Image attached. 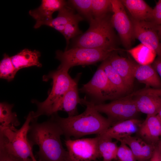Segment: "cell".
I'll list each match as a JSON object with an SVG mask.
<instances>
[{
    "label": "cell",
    "mask_w": 161,
    "mask_h": 161,
    "mask_svg": "<svg viewBox=\"0 0 161 161\" xmlns=\"http://www.w3.org/2000/svg\"><path fill=\"white\" fill-rule=\"evenodd\" d=\"M151 22L156 25H161V0L157 2L153 8Z\"/></svg>",
    "instance_id": "obj_32"
},
{
    "label": "cell",
    "mask_w": 161,
    "mask_h": 161,
    "mask_svg": "<svg viewBox=\"0 0 161 161\" xmlns=\"http://www.w3.org/2000/svg\"><path fill=\"white\" fill-rule=\"evenodd\" d=\"M66 5V1L64 0H42L39 7L30 10L29 12L30 15L36 21L34 28L37 29L42 25H46L53 18V13L59 11Z\"/></svg>",
    "instance_id": "obj_12"
},
{
    "label": "cell",
    "mask_w": 161,
    "mask_h": 161,
    "mask_svg": "<svg viewBox=\"0 0 161 161\" xmlns=\"http://www.w3.org/2000/svg\"><path fill=\"white\" fill-rule=\"evenodd\" d=\"M80 90L99 101L117 99L118 96L109 81L101 64L91 79L83 85Z\"/></svg>",
    "instance_id": "obj_9"
},
{
    "label": "cell",
    "mask_w": 161,
    "mask_h": 161,
    "mask_svg": "<svg viewBox=\"0 0 161 161\" xmlns=\"http://www.w3.org/2000/svg\"><path fill=\"white\" fill-rule=\"evenodd\" d=\"M63 131L51 118L39 123L32 120L28 137L33 145H38V161H67L68 154L63 147L61 136Z\"/></svg>",
    "instance_id": "obj_1"
},
{
    "label": "cell",
    "mask_w": 161,
    "mask_h": 161,
    "mask_svg": "<svg viewBox=\"0 0 161 161\" xmlns=\"http://www.w3.org/2000/svg\"><path fill=\"white\" fill-rule=\"evenodd\" d=\"M116 48L104 49L86 47H72L56 52V58L61 64L58 69L69 71L72 67L76 66L90 65L107 59Z\"/></svg>",
    "instance_id": "obj_6"
},
{
    "label": "cell",
    "mask_w": 161,
    "mask_h": 161,
    "mask_svg": "<svg viewBox=\"0 0 161 161\" xmlns=\"http://www.w3.org/2000/svg\"><path fill=\"white\" fill-rule=\"evenodd\" d=\"M141 121L133 118L117 123L97 135L102 139H115L118 141L132 136L137 132Z\"/></svg>",
    "instance_id": "obj_13"
},
{
    "label": "cell",
    "mask_w": 161,
    "mask_h": 161,
    "mask_svg": "<svg viewBox=\"0 0 161 161\" xmlns=\"http://www.w3.org/2000/svg\"><path fill=\"white\" fill-rule=\"evenodd\" d=\"M134 96H135L133 98L138 112L145 114L147 116L157 114L161 107V97L148 94Z\"/></svg>",
    "instance_id": "obj_19"
},
{
    "label": "cell",
    "mask_w": 161,
    "mask_h": 161,
    "mask_svg": "<svg viewBox=\"0 0 161 161\" xmlns=\"http://www.w3.org/2000/svg\"><path fill=\"white\" fill-rule=\"evenodd\" d=\"M98 138V150L103 161H112L116 158L118 148L117 143L112 139Z\"/></svg>",
    "instance_id": "obj_25"
},
{
    "label": "cell",
    "mask_w": 161,
    "mask_h": 161,
    "mask_svg": "<svg viewBox=\"0 0 161 161\" xmlns=\"http://www.w3.org/2000/svg\"><path fill=\"white\" fill-rule=\"evenodd\" d=\"M78 104H82V99L79 95L77 83L65 94L57 107L56 112L60 111L65 112L68 116L77 115V106Z\"/></svg>",
    "instance_id": "obj_21"
},
{
    "label": "cell",
    "mask_w": 161,
    "mask_h": 161,
    "mask_svg": "<svg viewBox=\"0 0 161 161\" xmlns=\"http://www.w3.org/2000/svg\"><path fill=\"white\" fill-rule=\"evenodd\" d=\"M89 23L88 30L74 40L73 47L116 48L111 18L106 14L94 18Z\"/></svg>",
    "instance_id": "obj_4"
},
{
    "label": "cell",
    "mask_w": 161,
    "mask_h": 161,
    "mask_svg": "<svg viewBox=\"0 0 161 161\" xmlns=\"http://www.w3.org/2000/svg\"><path fill=\"white\" fill-rule=\"evenodd\" d=\"M40 52L24 49L11 57L13 64L18 72L22 69L32 66L41 67L42 64L39 61Z\"/></svg>",
    "instance_id": "obj_20"
},
{
    "label": "cell",
    "mask_w": 161,
    "mask_h": 161,
    "mask_svg": "<svg viewBox=\"0 0 161 161\" xmlns=\"http://www.w3.org/2000/svg\"><path fill=\"white\" fill-rule=\"evenodd\" d=\"M92 7L93 18L101 17L112 10L111 0H92Z\"/></svg>",
    "instance_id": "obj_30"
},
{
    "label": "cell",
    "mask_w": 161,
    "mask_h": 161,
    "mask_svg": "<svg viewBox=\"0 0 161 161\" xmlns=\"http://www.w3.org/2000/svg\"><path fill=\"white\" fill-rule=\"evenodd\" d=\"M113 52L107 59L109 63L120 76L128 87H132L134 78V70L135 64L128 59Z\"/></svg>",
    "instance_id": "obj_15"
},
{
    "label": "cell",
    "mask_w": 161,
    "mask_h": 161,
    "mask_svg": "<svg viewBox=\"0 0 161 161\" xmlns=\"http://www.w3.org/2000/svg\"><path fill=\"white\" fill-rule=\"evenodd\" d=\"M155 25L160 39L161 40V25Z\"/></svg>",
    "instance_id": "obj_37"
},
{
    "label": "cell",
    "mask_w": 161,
    "mask_h": 161,
    "mask_svg": "<svg viewBox=\"0 0 161 161\" xmlns=\"http://www.w3.org/2000/svg\"><path fill=\"white\" fill-rule=\"evenodd\" d=\"M160 136L161 137V128L160 132Z\"/></svg>",
    "instance_id": "obj_43"
},
{
    "label": "cell",
    "mask_w": 161,
    "mask_h": 161,
    "mask_svg": "<svg viewBox=\"0 0 161 161\" xmlns=\"http://www.w3.org/2000/svg\"><path fill=\"white\" fill-rule=\"evenodd\" d=\"M32 119L31 111L19 129L15 128L0 129V146L19 160H25L30 158L33 151V145L28 137Z\"/></svg>",
    "instance_id": "obj_5"
},
{
    "label": "cell",
    "mask_w": 161,
    "mask_h": 161,
    "mask_svg": "<svg viewBox=\"0 0 161 161\" xmlns=\"http://www.w3.org/2000/svg\"><path fill=\"white\" fill-rule=\"evenodd\" d=\"M43 80H52V86L47 99L40 102L32 100L31 102L37 106V110L32 112V120H37L42 115L51 116L57 113V107L67 91L77 83V80L72 78L68 73V71L63 69H58L50 72L43 77Z\"/></svg>",
    "instance_id": "obj_3"
},
{
    "label": "cell",
    "mask_w": 161,
    "mask_h": 161,
    "mask_svg": "<svg viewBox=\"0 0 161 161\" xmlns=\"http://www.w3.org/2000/svg\"><path fill=\"white\" fill-rule=\"evenodd\" d=\"M118 147L117 157L120 161H136L137 160L130 148L124 143L120 142Z\"/></svg>",
    "instance_id": "obj_31"
},
{
    "label": "cell",
    "mask_w": 161,
    "mask_h": 161,
    "mask_svg": "<svg viewBox=\"0 0 161 161\" xmlns=\"http://www.w3.org/2000/svg\"><path fill=\"white\" fill-rule=\"evenodd\" d=\"M161 80V58L158 57L155 59L152 65Z\"/></svg>",
    "instance_id": "obj_35"
},
{
    "label": "cell",
    "mask_w": 161,
    "mask_h": 161,
    "mask_svg": "<svg viewBox=\"0 0 161 161\" xmlns=\"http://www.w3.org/2000/svg\"><path fill=\"white\" fill-rule=\"evenodd\" d=\"M19 161H33L31 157H30L27 159L25 160H20Z\"/></svg>",
    "instance_id": "obj_40"
},
{
    "label": "cell",
    "mask_w": 161,
    "mask_h": 161,
    "mask_svg": "<svg viewBox=\"0 0 161 161\" xmlns=\"http://www.w3.org/2000/svg\"><path fill=\"white\" fill-rule=\"evenodd\" d=\"M149 161H161V157L157 145L156 146L153 154Z\"/></svg>",
    "instance_id": "obj_36"
},
{
    "label": "cell",
    "mask_w": 161,
    "mask_h": 161,
    "mask_svg": "<svg viewBox=\"0 0 161 161\" xmlns=\"http://www.w3.org/2000/svg\"><path fill=\"white\" fill-rule=\"evenodd\" d=\"M158 148L160 151V156L161 157V139L157 145Z\"/></svg>",
    "instance_id": "obj_38"
},
{
    "label": "cell",
    "mask_w": 161,
    "mask_h": 161,
    "mask_svg": "<svg viewBox=\"0 0 161 161\" xmlns=\"http://www.w3.org/2000/svg\"><path fill=\"white\" fill-rule=\"evenodd\" d=\"M149 161V160H147V161Z\"/></svg>",
    "instance_id": "obj_44"
},
{
    "label": "cell",
    "mask_w": 161,
    "mask_h": 161,
    "mask_svg": "<svg viewBox=\"0 0 161 161\" xmlns=\"http://www.w3.org/2000/svg\"><path fill=\"white\" fill-rule=\"evenodd\" d=\"M141 94H148L161 97V88H146L139 90L130 95L132 96Z\"/></svg>",
    "instance_id": "obj_33"
},
{
    "label": "cell",
    "mask_w": 161,
    "mask_h": 161,
    "mask_svg": "<svg viewBox=\"0 0 161 161\" xmlns=\"http://www.w3.org/2000/svg\"><path fill=\"white\" fill-rule=\"evenodd\" d=\"M97 136L94 138L66 139L64 143L68 157L78 161H95L101 157L99 154Z\"/></svg>",
    "instance_id": "obj_8"
},
{
    "label": "cell",
    "mask_w": 161,
    "mask_h": 161,
    "mask_svg": "<svg viewBox=\"0 0 161 161\" xmlns=\"http://www.w3.org/2000/svg\"><path fill=\"white\" fill-rule=\"evenodd\" d=\"M134 38L154 50L161 58V43L154 24L151 21L131 20Z\"/></svg>",
    "instance_id": "obj_11"
},
{
    "label": "cell",
    "mask_w": 161,
    "mask_h": 161,
    "mask_svg": "<svg viewBox=\"0 0 161 161\" xmlns=\"http://www.w3.org/2000/svg\"><path fill=\"white\" fill-rule=\"evenodd\" d=\"M111 17L112 26L117 32L121 42L126 48H129L134 38L133 25L121 0H111Z\"/></svg>",
    "instance_id": "obj_10"
},
{
    "label": "cell",
    "mask_w": 161,
    "mask_h": 161,
    "mask_svg": "<svg viewBox=\"0 0 161 161\" xmlns=\"http://www.w3.org/2000/svg\"><path fill=\"white\" fill-rule=\"evenodd\" d=\"M120 161L119 160V161Z\"/></svg>",
    "instance_id": "obj_45"
},
{
    "label": "cell",
    "mask_w": 161,
    "mask_h": 161,
    "mask_svg": "<svg viewBox=\"0 0 161 161\" xmlns=\"http://www.w3.org/2000/svg\"><path fill=\"white\" fill-rule=\"evenodd\" d=\"M69 2L89 22L94 18L92 0H71L69 1Z\"/></svg>",
    "instance_id": "obj_29"
},
{
    "label": "cell",
    "mask_w": 161,
    "mask_h": 161,
    "mask_svg": "<svg viewBox=\"0 0 161 161\" xmlns=\"http://www.w3.org/2000/svg\"><path fill=\"white\" fill-rule=\"evenodd\" d=\"M94 107L99 112L107 115L112 126L117 123L134 118L138 112L133 98L129 95L117 99L108 103H94Z\"/></svg>",
    "instance_id": "obj_7"
},
{
    "label": "cell",
    "mask_w": 161,
    "mask_h": 161,
    "mask_svg": "<svg viewBox=\"0 0 161 161\" xmlns=\"http://www.w3.org/2000/svg\"><path fill=\"white\" fill-rule=\"evenodd\" d=\"M17 71L12 61L11 57L4 53L0 63V78L10 81L14 79Z\"/></svg>",
    "instance_id": "obj_26"
},
{
    "label": "cell",
    "mask_w": 161,
    "mask_h": 161,
    "mask_svg": "<svg viewBox=\"0 0 161 161\" xmlns=\"http://www.w3.org/2000/svg\"><path fill=\"white\" fill-rule=\"evenodd\" d=\"M161 119L156 115L147 116L137 132L140 137L147 143L156 145L160 140Z\"/></svg>",
    "instance_id": "obj_14"
},
{
    "label": "cell",
    "mask_w": 161,
    "mask_h": 161,
    "mask_svg": "<svg viewBox=\"0 0 161 161\" xmlns=\"http://www.w3.org/2000/svg\"><path fill=\"white\" fill-rule=\"evenodd\" d=\"M30 157L32 158L33 161H38L36 159L35 157V156L33 154V152H32L31 153Z\"/></svg>",
    "instance_id": "obj_39"
},
{
    "label": "cell",
    "mask_w": 161,
    "mask_h": 161,
    "mask_svg": "<svg viewBox=\"0 0 161 161\" xmlns=\"http://www.w3.org/2000/svg\"><path fill=\"white\" fill-rule=\"evenodd\" d=\"M132 17L139 21H151L153 8L144 0H121Z\"/></svg>",
    "instance_id": "obj_18"
},
{
    "label": "cell",
    "mask_w": 161,
    "mask_h": 161,
    "mask_svg": "<svg viewBox=\"0 0 161 161\" xmlns=\"http://www.w3.org/2000/svg\"><path fill=\"white\" fill-rule=\"evenodd\" d=\"M101 65L118 96L126 93L130 89L112 67L107 59L103 61Z\"/></svg>",
    "instance_id": "obj_22"
},
{
    "label": "cell",
    "mask_w": 161,
    "mask_h": 161,
    "mask_svg": "<svg viewBox=\"0 0 161 161\" xmlns=\"http://www.w3.org/2000/svg\"><path fill=\"white\" fill-rule=\"evenodd\" d=\"M83 20V18L79 14H77L72 20L65 25L64 31L62 34L66 42V48L65 50L67 49L70 39L81 33L79 29L78 24Z\"/></svg>",
    "instance_id": "obj_28"
},
{
    "label": "cell",
    "mask_w": 161,
    "mask_h": 161,
    "mask_svg": "<svg viewBox=\"0 0 161 161\" xmlns=\"http://www.w3.org/2000/svg\"><path fill=\"white\" fill-rule=\"evenodd\" d=\"M82 104L86 108L80 114L65 118L61 117L57 113L51 116L62 129L66 139L73 137L77 139L88 135H98L112 125L107 118L95 109L94 103L82 99Z\"/></svg>",
    "instance_id": "obj_2"
},
{
    "label": "cell",
    "mask_w": 161,
    "mask_h": 161,
    "mask_svg": "<svg viewBox=\"0 0 161 161\" xmlns=\"http://www.w3.org/2000/svg\"><path fill=\"white\" fill-rule=\"evenodd\" d=\"M13 106V104L7 102L0 103V129H14L20 125L16 113L12 112Z\"/></svg>",
    "instance_id": "obj_24"
},
{
    "label": "cell",
    "mask_w": 161,
    "mask_h": 161,
    "mask_svg": "<svg viewBox=\"0 0 161 161\" xmlns=\"http://www.w3.org/2000/svg\"><path fill=\"white\" fill-rule=\"evenodd\" d=\"M134 76L139 82L153 88H161V80L151 64H135Z\"/></svg>",
    "instance_id": "obj_17"
},
{
    "label": "cell",
    "mask_w": 161,
    "mask_h": 161,
    "mask_svg": "<svg viewBox=\"0 0 161 161\" xmlns=\"http://www.w3.org/2000/svg\"><path fill=\"white\" fill-rule=\"evenodd\" d=\"M67 161H78L76 160H74V159H71V158H69L68 157V158H67Z\"/></svg>",
    "instance_id": "obj_42"
},
{
    "label": "cell",
    "mask_w": 161,
    "mask_h": 161,
    "mask_svg": "<svg viewBox=\"0 0 161 161\" xmlns=\"http://www.w3.org/2000/svg\"><path fill=\"white\" fill-rule=\"evenodd\" d=\"M127 51L138 64L141 65L152 64L157 55L154 50L141 43Z\"/></svg>",
    "instance_id": "obj_23"
},
{
    "label": "cell",
    "mask_w": 161,
    "mask_h": 161,
    "mask_svg": "<svg viewBox=\"0 0 161 161\" xmlns=\"http://www.w3.org/2000/svg\"><path fill=\"white\" fill-rule=\"evenodd\" d=\"M157 115L161 119V107L158 112Z\"/></svg>",
    "instance_id": "obj_41"
},
{
    "label": "cell",
    "mask_w": 161,
    "mask_h": 161,
    "mask_svg": "<svg viewBox=\"0 0 161 161\" xmlns=\"http://www.w3.org/2000/svg\"><path fill=\"white\" fill-rule=\"evenodd\" d=\"M77 14H75L73 11L66 5L58 11L56 17L53 18L46 25L52 28L56 26H65L72 20Z\"/></svg>",
    "instance_id": "obj_27"
},
{
    "label": "cell",
    "mask_w": 161,
    "mask_h": 161,
    "mask_svg": "<svg viewBox=\"0 0 161 161\" xmlns=\"http://www.w3.org/2000/svg\"><path fill=\"white\" fill-rule=\"evenodd\" d=\"M119 141L124 143L129 146L137 161L150 160L157 145L150 144L140 137L132 136L124 138Z\"/></svg>",
    "instance_id": "obj_16"
},
{
    "label": "cell",
    "mask_w": 161,
    "mask_h": 161,
    "mask_svg": "<svg viewBox=\"0 0 161 161\" xmlns=\"http://www.w3.org/2000/svg\"><path fill=\"white\" fill-rule=\"evenodd\" d=\"M19 160L9 154L4 148L0 146V161H19Z\"/></svg>",
    "instance_id": "obj_34"
}]
</instances>
